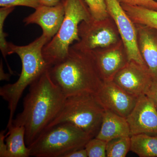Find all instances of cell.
Returning <instances> with one entry per match:
<instances>
[{"mask_svg": "<svg viewBox=\"0 0 157 157\" xmlns=\"http://www.w3.org/2000/svg\"><path fill=\"white\" fill-rule=\"evenodd\" d=\"M48 69L30 85L24 99L22 111L12 122V125L24 127L28 147L45 131L66 100L61 90L51 78Z\"/></svg>", "mask_w": 157, "mask_h": 157, "instance_id": "1", "label": "cell"}, {"mask_svg": "<svg viewBox=\"0 0 157 157\" xmlns=\"http://www.w3.org/2000/svg\"><path fill=\"white\" fill-rule=\"evenodd\" d=\"M48 72L66 98L82 94L95 95L104 82L91 51L72 45L67 57L50 67Z\"/></svg>", "mask_w": 157, "mask_h": 157, "instance_id": "2", "label": "cell"}, {"mask_svg": "<svg viewBox=\"0 0 157 157\" xmlns=\"http://www.w3.org/2000/svg\"><path fill=\"white\" fill-rule=\"evenodd\" d=\"M49 42L48 38L42 34L33 42L24 46L9 42L8 54H17L21 60L22 69L16 82L5 85L0 89V95L8 103L9 110L7 129L12 125L17 104L25 90L50 67L42 54L44 46Z\"/></svg>", "mask_w": 157, "mask_h": 157, "instance_id": "3", "label": "cell"}, {"mask_svg": "<svg viewBox=\"0 0 157 157\" xmlns=\"http://www.w3.org/2000/svg\"><path fill=\"white\" fill-rule=\"evenodd\" d=\"M63 2L65 9L63 21L56 36L42 50L43 57L50 67L64 60L73 42L80 41L78 36L80 24L94 19L84 0H63Z\"/></svg>", "mask_w": 157, "mask_h": 157, "instance_id": "4", "label": "cell"}, {"mask_svg": "<svg viewBox=\"0 0 157 157\" xmlns=\"http://www.w3.org/2000/svg\"><path fill=\"white\" fill-rule=\"evenodd\" d=\"M104 111L95 95L70 96L66 98L59 112L45 130L58 124L70 123L94 138L100 131Z\"/></svg>", "mask_w": 157, "mask_h": 157, "instance_id": "5", "label": "cell"}, {"mask_svg": "<svg viewBox=\"0 0 157 157\" xmlns=\"http://www.w3.org/2000/svg\"><path fill=\"white\" fill-rule=\"evenodd\" d=\"M91 137L70 123H63L45 130L29 147L31 156L64 157L70 152L84 148Z\"/></svg>", "mask_w": 157, "mask_h": 157, "instance_id": "6", "label": "cell"}, {"mask_svg": "<svg viewBox=\"0 0 157 157\" xmlns=\"http://www.w3.org/2000/svg\"><path fill=\"white\" fill-rule=\"evenodd\" d=\"M80 40L72 45L81 50L93 51L107 48L121 40L111 17L101 21H82L78 26Z\"/></svg>", "mask_w": 157, "mask_h": 157, "instance_id": "7", "label": "cell"}, {"mask_svg": "<svg viewBox=\"0 0 157 157\" xmlns=\"http://www.w3.org/2000/svg\"><path fill=\"white\" fill-rule=\"evenodd\" d=\"M105 1L107 12L117 27L129 61H134L140 64L146 65L138 48L136 25L118 0Z\"/></svg>", "mask_w": 157, "mask_h": 157, "instance_id": "8", "label": "cell"}, {"mask_svg": "<svg viewBox=\"0 0 157 157\" xmlns=\"http://www.w3.org/2000/svg\"><path fill=\"white\" fill-rule=\"evenodd\" d=\"M153 80L147 65L130 61L116 74L112 81L128 94L138 98L145 95Z\"/></svg>", "mask_w": 157, "mask_h": 157, "instance_id": "9", "label": "cell"}, {"mask_svg": "<svg viewBox=\"0 0 157 157\" xmlns=\"http://www.w3.org/2000/svg\"><path fill=\"white\" fill-rule=\"evenodd\" d=\"M95 96L104 109L126 118L133 110L138 99L112 81L103 82Z\"/></svg>", "mask_w": 157, "mask_h": 157, "instance_id": "10", "label": "cell"}, {"mask_svg": "<svg viewBox=\"0 0 157 157\" xmlns=\"http://www.w3.org/2000/svg\"><path fill=\"white\" fill-rule=\"evenodd\" d=\"M126 119L131 136L138 134L157 135V109L146 95L138 97L136 105Z\"/></svg>", "mask_w": 157, "mask_h": 157, "instance_id": "11", "label": "cell"}, {"mask_svg": "<svg viewBox=\"0 0 157 157\" xmlns=\"http://www.w3.org/2000/svg\"><path fill=\"white\" fill-rule=\"evenodd\" d=\"M103 81H113L129 61L122 41L105 48L91 51Z\"/></svg>", "mask_w": 157, "mask_h": 157, "instance_id": "12", "label": "cell"}, {"mask_svg": "<svg viewBox=\"0 0 157 157\" xmlns=\"http://www.w3.org/2000/svg\"><path fill=\"white\" fill-rule=\"evenodd\" d=\"M65 16V9L63 1L54 6L40 5L35 12L23 20L26 25L36 24L41 27L42 34L49 41L58 32Z\"/></svg>", "mask_w": 157, "mask_h": 157, "instance_id": "13", "label": "cell"}, {"mask_svg": "<svg viewBox=\"0 0 157 157\" xmlns=\"http://www.w3.org/2000/svg\"><path fill=\"white\" fill-rule=\"evenodd\" d=\"M135 25L140 55L154 79H157V29L148 26Z\"/></svg>", "mask_w": 157, "mask_h": 157, "instance_id": "14", "label": "cell"}, {"mask_svg": "<svg viewBox=\"0 0 157 157\" xmlns=\"http://www.w3.org/2000/svg\"><path fill=\"white\" fill-rule=\"evenodd\" d=\"M122 137H131L126 118L105 109L100 131L95 137L108 142Z\"/></svg>", "mask_w": 157, "mask_h": 157, "instance_id": "15", "label": "cell"}, {"mask_svg": "<svg viewBox=\"0 0 157 157\" xmlns=\"http://www.w3.org/2000/svg\"><path fill=\"white\" fill-rule=\"evenodd\" d=\"M8 129L6 140L8 157L31 156L30 150L25 143L24 127L12 125Z\"/></svg>", "mask_w": 157, "mask_h": 157, "instance_id": "16", "label": "cell"}, {"mask_svg": "<svg viewBox=\"0 0 157 157\" xmlns=\"http://www.w3.org/2000/svg\"><path fill=\"white\" fill-rule=\"evenodd\" d=\"M131 138V151L140 157H157V135L138 134Z\"/></svg>", "mask_w": 157, "mask_h": 157, "instance_id": "17", "label": "cell"}, {"mask_svg": "<svg viewBox=\"0 0 157 157\" xmlns=\"http://www.w3.org/2000/svg\"><path fill=\"white\" fill-rule=\"evenodd\" d=\"M129 17L136 24L148 26L157 29V11L140 6L121 4Z\"/></svg>", "mask_w": 157, "mask_h": 157, "instance_id": "18", "label": "cell"}, {"mask_svg": "<svg viewBox=\"0 0 157 157\" xmlns=\"http://www.w3.org/2000/svg\"><path fill=\"white\" fill-rule=\"evenodd\" d=\"M131 137L114 138L107 142V157H125L131 149Z\"/></svg>", "mask_w": 157, "mask_h": 157, "instance_id": "19", "label": "cell"}, {"mask_svg": "<svg viewBox=\"0 0 157 157\" xmlns=\"http://www.w3.org/2000/svg\"><path fill=\"white\" fill-rule=\"evenodd\" d=\"M15 7H1L0 9V49L3 57L6 60L9 72L12 75L14 74V72L9 67L6 59V56L9 55V42L6 40V37L8 35L4 32V24L7 16L13 11Z\"/></svg>", "mask_w": 157, "mask_h": 157, "instance_id": "20", "label": "cell"}, {"mask_svg": "<svg viewBox=\"0 0 157 157\" xmlns=\"http://www.w3.org/2000/svg\"><path fill=\"white\" fill-rule=\"evenodd\" d=\"M86 3L93 19L101 21L109 17L107 12L105 0H84Z\"/></svg>", "mask_w": 157, "mask_h": 157, "instance_id": "21", "label": "cell"}, {"mask_svg": "<svg viewBox=\"0 0 157 157\" xmlns=\"http://www.w3.org/2000/svg\"><path fill=\"white\" fill-rule=\"evenodd\" d=\"M107 142L97 137L91 138L85 146L88 157H107Z\"/></svg>", "mask_w": 157, "mask_h": 157, "instance_id": "22", "label": "cell"}, {"mask_svg": "<svg viewBox=\"0 0 157 157\" xmlns=\"http://www.w3.org/2000/svg\"><path fill=\"white\" fill-rule=\"evenodd\" d=\"M40 6L39 0H0L1 7L25 6L36 9Z\"/></svg>", "mask_w": 157, "mask_h": 157, "instance_id": "23", "label": "cell"}, {"mask_svg": "<svg viewBox=\"0 0 157 157\" xmlns=\"http://www.w3.org/2000/svg\"><path fill=\"white\" fill-rule=\"evenodd\" d=\"M121 4L140 6L157 11V2L155 0H118Z\"/></svg>", "mask_w": 157, "mask_h": 157, "instance_id": "24", "label": "cell"}, {"mask_svg": "<svg viewBox=\"0 0 157 157\" xmlns=\"http://www.w3.org/2000/svg\"><path fill=\"white\" fill-rule=\"evenodd\" d=\"M145 95L152 101L157 109V79H154Z\"/></svg>", "mask_w": 157, "mask_h": 157, "instance_id": "25", "label": "cell"}, {"mask_svg": "<svg viewBox=\"0 0 157 157\" xmlns=\"http://www.w3.org/2000/svg\"><path fill=\"white\" fill-rule=\"evenodd\" d=\"M6 130L1 131L0 133V157H8L6 138L8 134H6Z\"/></svg>", "mask_w": 157, "mask_h": 157, "instance_id": "26", "label": "cell"}, {"mask_svg": "<svg viewBox=\"0 0 157 157\" xmlns=\"http://www.w3.org/2000/svg\"><path fill=\"white\" fill-rule=\"evenodd\" d=\"M64 157H88L87 152L84 148L78 149L70 152Z\"/></svg>", "mask_w": 157, "mask_h": 157, "instance_id": "27", "label": "cell"}, {"mask_svg": "<svg viewBox=\"0 0 157 157\" xmlns=\"http://www.w3.org/2000/svg\"><path fill=\"white\" fill-rule=\"evenodd\" d=\"M63 0H39L41 6H54L58 5Z\"/></svg>", "mask_w": 157, "mask_h": 157, "instance_id": "28", "label": "cell"}, {"mask_svg": "<svg viewBox=\"0 0 157 157\" xmlns=\"http://www.w3.org/2000/svg\"><path fill=\"white\" fill-rule=\"evenodd\" d=\"M11 75H12L10 73L7 74V73H5L4 72V70H3L2 61L1 60V64H0V80L1 81H2V80L9 81Z\"/></svg>", "mask_w": 157, "mask_h": 157, "instance_id": "29", "label": "cell"}]
</instances>
